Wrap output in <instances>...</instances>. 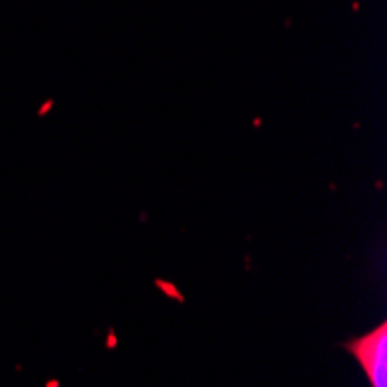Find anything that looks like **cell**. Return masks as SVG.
<instances>
[{
    "label": "cell",
    "instance_id": "6da1fadb",
    "mask_svg": "<svg viewBox=\"0 0 387 387\" xmlns=\"http://www.w3.org/2000/svg\"><path fill=\"white\" fill-rule=\"evenodd\" d=\"M346 350L362 364L371 387H387V325L346 343Z\"/></svg>",
    "mask_w": 387,
    "mask_h": 387
}]
</instances>
